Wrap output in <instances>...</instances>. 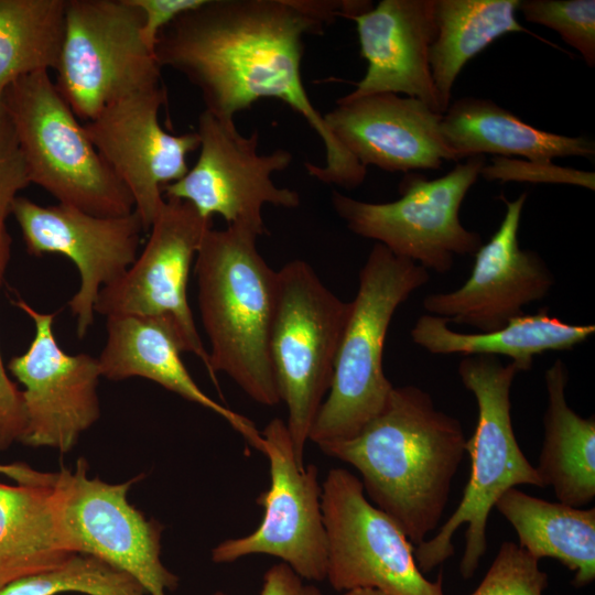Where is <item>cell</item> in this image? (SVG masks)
<instances>
[{
	"label": "cell",
	"instance_id": "6da1fadb",
	"mask_svg": "<svg viewBox=\"0 0 595 595\" xmlns=\"http://www.w3.org/2000/svg\"><path fill=\"white\" fill-rule=\"evenodd\" d=\"M364 0H206L181 14L159 35L160 67L182 74L201 93L205 110L220 120L261 98H277L299 113L325 148V163H305L318 181L344 188L367 174L329 132L303 85V37L321 34L337 18L365 12Z\"/></svg>",
	"mask_w": 595,
	"mask_h": 595
},
{
	"label": "cell",
	"instance_id": "7a4b0ae2",
	"mask_svg": "<svg viewBox=\"0 0 595 595\" xmlns=\"http://www.w3.org/2000/svg\"><path fill=\"white\" fill-rule=\"evenodd\" d=\"M465 444L459 420L408 385L393 387L358 435L318 447L360 473L365 495L415 547L440 524Z\"/></svg>",
	"mask_w": 595,
	"mask_h": 595
},
{
	"label": "cell",
	"instance_id": "3957f363",
	"mask_svg": "<svg viewBox=\"0 0 595 595\" xmlns=\"http://www.w3.org/2000/svg\"><path fill=\"white\" fill-rule=\"evenodd\" d=\"M258 236L228 225L209 229L195 258L197 301L209 340L208 374L230 377L257 403L280 400L270 357L278 271L257 248Z\"/></svg>",
	"mask_w": 595,
	"mask_h": 595
},
{
	"label": "cell",
	"instance_id": "277c9868",
	"mask_svg": "<svg viewBox=\"0 0 595 595\" xmlns=\"http://www.w3.org/2000/svg\"><path fill=\"white\" fill-rule=\"evenodd\" d=\"M457 371L478 408L475 431L465 444L472 459L470 476L455 511L433 538L414 547L413 554L420 571L430 572L454 554L453 534L467 524L459 572L468 580L487 550V520L500 496L518 485L545 486L522 453L512 428L510 389L519 372L517 366L502 365L493 356H466Z\"/></svg>",
	"mask_w": 595,
	"mask_h": 595
},
{
	"label": "cell",
	"instance_id": "5b68a950",
	"mask_svg": "<svg viewBox=\"0 0 595 595\" xmlns=\"http://www.w3.org/2000/svg\"><path fill=\"white\" fill-rule=\"evenodd\" d=\"M430 280L422 266L375 244L336 355L329 391L310 441L320 445L358 435L385 408L394 386L383 372V346L397 309Z\"/></svg>",
	"mask_w": 595,
	"mask_h": 595
},
{
	"label": "cell",
	"instance_id": "8992f818",
	"mask_svg": "<svg viewBox=\"0 0 595 595\" xmlns=\"http://www.w3.org/2000/svg\"><path fill=\"white\" fill-rule=\"evenodd\" d=\"M1 97L31 184L58 204L96 216L117 217L134 210L129 191L102 160L48 71L21 77Z\"/></svg>",
	"mask_w": 595,
	"mask_h": 595
},
{
	"label": "cell",
	"instance_id": "52a82bcc",
	"mask_svg": "<svg viewBox=\"0 0 595 595\" xmlns=\"http://www.w3.org/2000/svg\"><path fill=\"white\" fill-rule=\"evenodd\" d=\"M278 280L270 357L295 458L305 466L304 451L332 385L350 302L334 294L300 259L286 262Z\"/></svg>",
	"mask_w": 595,
	"mask_h": 595
},
{
	"label": "cell",
	"instance_id": "ba28073f",
	"mask_svg": "<svg viewBox=\"0 0 595 595\" xmlns=\"http://www.w3.org/2000/svg\"><path fill=\"white\" fill-rule=\"evenodd\" d=\"M141 26L142 14L128 0H66L54 85L79 121L163 84Z\"/></svg>",
	"mask_w": 595,
	"mask_h": 595
},
{
	"label": "cell",
	"instance_id": "9c48e42d",
	"mask_svg": "<svg viewBox=\"0 0 595 595\" xmlns=\"http://www.w3.org/2000/svg\"><path fill=\"white\" fill-rule=\"evenodd\" d=\"M485 164L484 155L469 156L433 180L409 172L399 185L400 198L388 203H367L333 191L332 205L354 234L426 270L445 273L455 256L475 255L483 245L479 234L461 223L459 209Z\"/></svg>",
	"mask_w": 595,
	"mask_h": 595
},
{
	"label": "cell",
	"instance_id": "30bf717a",
	"mask_svg": "<svg viewBox=\"0 0 595 595\" xmlns=\"http://www.w3.org/2000/svg\"><path fill=\"white\" fill-rule=\"evenodd\" d=\"M326 580L337 592L375 588L388 595H444L442 574L424 577L404 532L368 500L361 480L332 468L322 485Z\"/></svg>",
	"mask_w": 595,
	"mask_h": 595
},
{
	"label": "cell",
	"instance_id": "8fae6325",
	"mask_svg": "<svg viewBox=\"0 0 595 595\" xmlns=\"http://www.w3.org/2000/svg\"><path fill=\"white\" fill-rule=\"evenodd\" d=\"M199 154L196 163L176 182L163 187L164 198L193 205L206 218L221 216L228 225L246 228L258 237L266 234L262 208H298V192L279 187L272 174L285 170L292 154L278 149L258 153L259 136H242L235 122L218 119L204 110L197 122Z\"/></svg>",
	"mask_w": 595,
	"mask_h": 595
},
{
	"label": "cell",
	"instance_id": "7c38bea8",
	"mask_svg": "<svg viewBox=\"0 0 595 595\" xmlns=\"http://www.w3.org/2000/svg\"><path fill=\"white\" fill-rule=\"evenodd\" d=\"M262 453L270 466V487L257 504L263 517L257 529L227 539L212 550L217 564L252 554L275 556L309 582L326 580L327 538L321 507L322 486L316 465L301 466L282 419H272L261 432Z\"/></svg>",
	"mask_w": 595,
	"mask_h": 595
},
{
	"label": "cell",
	"instance_id": "4fadbf2b",
	"mask_svg": "<svg viewBox=\"0 0 595 595\" xmlns=\"http://www.w3.org/2000/svg\"><path fill=\"white\" fill-rule=\"evenodd\" d=\"M136 480L112 484L91 478L85 458L73 470L57 472L64 534L72 552L97 556L128 573L147 594L166 595L178 578L160 558L163 527L128 499Z\"/></svg>",
	"mask_w": 595,
	"mask_h": 595
},
{
	"label": "cell",
	"instance_id": "5bb4252c",
	"mask_svg": "<svg viewBox=\"0 0 595 595\" xmlns=\"http://www.w3.org/2000/svg\"><path fill=\"white\" fill-rule=\"evenodd\" d=\"M213 218L185 201L164 198L147 244L122 277L99 292L95 312L160 316L172 321L185 351L197 356L208 371V350L187 301L190 272Z\"/></svg>",
	"mask_w": 595,
	"mask_h": 595
},
{
	"label": "cell",
	"instance_id": "9a60e30c",
	"mask_svg": "<svg viewBox=\"0 0 595 595\" xmlns=\"http://www.w3.org/2000/svg\"><path fill=\"white\" fill-rule=\"evenodd\" d=\"M11 303L35 326L26 351L13 356L7 367L24 387L28 423L22 443L67 453L100 416L98 358L63 350L53 333L55 313L39 312L21 298Z\"/></svg>",
	"mask_w": 595,
	"mask_h": 595
},
{
	"label": "cell",
	"instance_id": "2e32d148",
	"mask_svg": "<svg viewBox=\"0 0 595 595\" xmlns=\"http://www.w3.org/2000/svg\"><path fill=\"white\" fill-rule=\"evenodd\" d=\"M10 214L31 256L63 255L76 266L80 284L68 306L76 334L84 338L95 322L100 290L122 277L139 253L144 230L138 214L101 217L62 204L40 205L20 195Z\"/></svg>",
	"mask_w": 595,
	"mask_h": 595
},
{
	"label": "cell",
	"instance_id": "e0dca14e",
	"mask_svg": "<svg viewBox=\"0 0 595 595\" xmlns=\"http://www.w3.org/2000/svg\"><path fill=\"white\" fill-rule=\"evenodd\" d=\"M167 93L162 84L104 108L84 129L94 147L129 191L144 232L163 204V187L188 171L187 155L198 149L196 131L166 132L159 121Z\"/></svg>",
	"mask_w": 595,
	"mask_h": 595
},
{
	"label": "cell",
	"instance_id": "ac0fdd59",
	"mask_svg": "<svg viewBox=\"0 0 595 595\" xmlns=\"http://www.w3.org/2000/svg\"><path fill=\"white\" fill-rule=\"evenodd\" d=\"M502 199L505 216L491 238L476 251L469 278L454 291L428 294L422 305L429 314L487 333L504 327L523 314L527 304L549 294L554 278L547 263L518 242L527 194Z\"/></svg>",
	"mask_w": 595,
	"mask_h": 595
},
{
	"label": "cell",
	"instance_id": "d6986e66",
	"mask_svg": "<svg viewBox=\"0 0 595 595\" xmlns=\"http://www.w3.org/2000/svg\"><path fill=\"white\" fill-rule=\"evenodd\" d=\"M441 119L420 99L396 94L343 97L324 115L332 136L364 167L404 173L457 161L442 136Z\"/></svg>",
	"mask_w": 595,
	"mask_h": 595
},
{
	"label": "cell",
	"instance_id": "ffe728a7",
	"mask_svg": "<svg viewBox=\"0 0 595 595\" xmlns=\"http://www.w3.org/2000/svg\"><path fill=\"white\" fill-rule=\"evenodd\" d=\"M349 19L356 23L367 71L344 97L404 94L441 113L429 63L435 34L433 0H381Z\"/></svg>",
	"mask_w": 595,
	"mask_h": 595
},
{
	"label": "cell",
	"instance_id": "44dd1931",
	"mask_svg": "<svg viewBox=\"0 0 595 595\" xmlns=\"http://www.w3.org/2000/svg\"><path fill=\"white\" fill-rule=\"evenodd\" d=\"M107 339L98 357L101 377L123 380L145 378L224 418L253 448L262 452L263 439L255 423L208 397L187 371L185 351L171 320L160 316L107 317Z\"/></svg>",
	"mask_w": 595,
	"mask_h": 595
},
{
	"label": "cell",
	"instance_id": "7402d4cb",
	"mask_svg": "<svg viewBox=\"0 0 595 595\" xmlns=\"http://www.w3.org/2000/svg\"><path fill=\"white\" fill-rule=\"evenodd\" d=\"M441 131L457 160L494 154L552 162L555 158L591 159L595 154L593 140L541 130L483 98L464 97L451 102L442 113Z\"/></svg>",
	"mask_w": 595,
	"mask_h": 595
},
{
	"label": "cell",
	"instance_id": "603a6c76",
	"mask_svg": "<svg viewBox=\"0 0 595 595\" xmlns=\"http://www.w3.org/2000/svg\"><path fill=\"white\" fill-rule=\"evenodd\" d=\"M73 554L62 524L57 472L48 484L0 482V588L57 567Z\"/></svg>",
	"mask_w": 595,
	"mask_h": 595
},
{
	"label": "cell",
	"instance_id": "cb8c5ba5",
	"mask_svg": "<svg viewBox=\"0 0 595 595\" xmlns=\"http://www.w3.org/2000/svg\"><path fill=\"white\" fill-rule=\"evenodd\" d=\"M444 317L423 314L410 335L414 344L431 354L463 356L502 355L511 358L519 372L530 370L533 358L545 351L571 350L595 333L594 325H573L551 316L548 309L521 314L504 327L482 333L451 329Z\"/></svg>",
	"mask_w": 595,
	"mask_h": 595
},
{
	"label": "cell",
	"instance_id": "d4e9b609",
	"mask_svg": "<svg viewBox=\"0 0 595 595\" xmlns=\"http://www.w3.org/2000/svg\"><path fill=\"white\" fill-rule=\"evenodd\" d=\"M544 381V437L536 468L559 502L582 508L595 497V419L582 418L569 407V370L561 359L545 370Z\"/></svg>",
	"mask_w": 595,
	"mask_h": 595
},
{
	"label": "cell",
	"instance_id": "484cf974",
	"mask_svg": "<svg viewBox=\"0 0 595 595\" xmlns=\"http://www.w3.org/2000/svg\"><path fill=\"white\" fill-rule=\"evenodd\" d=\"M518 534L519 545L537 560L552 558L573 572L572 584L595 580V509L550 502L516 487L495 504Z\"/></svg>",
	"mask_w": 595,
	"mask_h": 595
},
{
	"label": "cell",
	"instance_id": "4316f807",
	"mask_svg": "<svg viewBox=\"0 0 595 595\" xmlns=\"http://www.w3.org/2000/svg\"><path fill=\"white\" fill-rule=\"evenodd\" d=\"M520 0H433L435 34L429 48L432 79L441 113L465 64L499 36L512 32L538 35L517 18Z\"/></svg>",
	"mask_w": 595,
	"mask_h": 595
},
{
	"label": "cell",
	"instance_id": "83f0119b",
	"mask_svg": "<svg viewBox=\"0 0 595 595\" xmlns=\"http://www.w3.org/2000/svg\"><path fill=\"white\" fill-rule=\"evenodd\" d=\"M66 0H0V96L15 80L54 69Z\"/></svg>",
	"mask_w": 595,
	"mask_h": 595
},
{
	"label": "cell",
	"instance_id": "f1b7e54d",
	"mask_svg": "<svg viewBox=\"0 0 595 595\" xmlns=\"http://www.w3.org/2000/svg\"><path fill=\"white\" fill-rule=\"evenodd\" d=\"M144 595V588L128 573L104 560L75 553L57 567L19 578L0 588V595Z\"/></svg>",
	"mask_w": 595,
	"mask_h": 595
},
{
	"label": "cell",
	"instance_id": "f546056e",
	"mask_svg": "<svg viewBox=\"0 0 595 595\" xmlns=\"http://www.w3.org/2000/svg\"><path fill=\"white\" fill-rule=\"evenodd\" d=\"M518 10L527 21L558 32L589 67L595 66L594 0H520Z\"/></svg>",
	"mask_w": 595,
	"mask_h": 595
},
{
	"label": "cell",
	"instance_id": "4dcf8cb0",
	"mask_svg": "<svg viewBox=\"0 0 595 595\" xmlns=\"http://www.w3.org/2000/svg\"><path fill=\"white\" fill-rule=\"evenodd\" d=\"M547 586L548 574L539 560L515 542H504L470 595H542Z\"/></svg>",
	"mask_w": 595,
	"mask_h": 595
},
{
	"label": "cell",
	"instance_id": "1f68e13d",
	"mask_svg": "<svg viewBox=\"0 0 595 595\" xmlns=\"http://www.w3.org/2000/svg\"><path fill=\"white\" fill-rule=\"evenodd\" d=\"M480 175L487 181L556 183L595 190L593 172L563 167L552 162L494 156L490 164H485Z\"/></svg>",
	"mask_w": 595,
	"mask_h": 595
},
{
	"label": "cell",
	"instance_id": "d6a6232c",
	"mask_svg": "<svg viewBox=\"0 0 595 595\" xmlns=\"http://www.w3.org/2000/svg\"><path fill=\"white\" fill-rule=\"evenodd\" d=\"M11 246L6 221L0 223V286L11 258ZM26 423L22 390L8 376L0 354V452L22 442Z\"/></svg>",
	"mask_w": 595,
	"mask_h": 595
},
{
	"label": "cell",
	"instance_id": "836d02e7",
	"mask_svg": "<svg viewBox=\"0 0 595 595\" xmlns=\"http://www.w3.org/2000/svg\"><path fill=\"white\" fill-rule=\"evenodd\" d=\"M30 184L12 121L0 96V223L6 221L13 201Z\"/></svg>",
	"mask_w": 595,
	"mask_h": 595
},
{
	"label": "cell",
	"instance_id": "e575fe53",
	"mask_svg": "<svg viewBox=\"0 0 595 595\" xmlns=\"http://www.w3.org/2000/svg\"><path fill=\"white\" fill-rule=\"evenodd\" d=\"M128 1L141 12V36L145 46L154 54L155 44L160 33L181 14L201 7L206 0Z\"/></svg>",
	"mask_w": 595,
	"mask_h": 595
},
{
	"label": "cell",
	"instance_id": "d590c367",
	"mask_svg": "<svg viewBox=\"0 0 595 595\" xmlns=\"http://www.w3.org/2000/svg\"><path fill=\"white\" fill-rule=\"evenodd\" d=\"M214 595H226L216 592ZM260 595H323L318 587L299 576L283 562L272 565L262 577Z\"/></svg>",
	"mask_w": 595,
	"mask_h": 595
},
{
	"label": "cell",
	"instance_id": "8d00e7d4",
	"mask_svg": "<svg viewBox=\"0 0 595 595\" xmlns=\"http://www.w3.org/2000/svg\"><path fill=\"white\" fill-rule=\"evenodd\" d=\"M0 474H3L17 484H48L56 478L55 473L37 472L21 463L0 464Z\"/></svg>",
	"mask_w": 595,
	"mask_h": 595
},
{
	"label": "cell",
	"instance_id": "74e56055",
	"mask_svg": "<svg viewBox=\"0 0 595 595\" xmlns=\"http://www.w3.org/2000/svg\"><path fill=\"white\" fill-rule=\"evenodd\" d=\"M343 595H388L375 588H354L343 592Z\"/></svg>",
	"mask_w": 595,
	"mask_h": 595
}]
</instances>
